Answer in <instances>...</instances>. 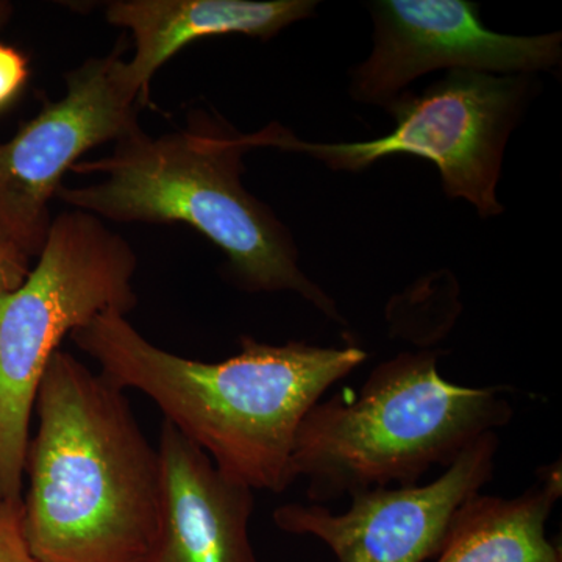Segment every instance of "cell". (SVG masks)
<instances>
[{
    "label": "cell",
    "mask_w": 562,
    "mask_h": 562,
    "mask_svg": "<svg viewBox=\"0 0 562 562\" xmlns=\"http://www.w3.org/2000/svg\"><path fill=\"white\" fill-rule=\"evenodd\" d=\"M70 338L105 379L147 395L220 471L254 491L291 486L303 417L368 360L360 347L277 346L249 336L228 360H190L147 341L120 312L101 314Z\"/></svg>",
    "instance_id": "obj_1"
},
{
    "label": "cell",
    "mask_w": 562,
    "mask_h": 562,
    "mask_svg": "<svg viewBox=\"0 0 562 562\" xmlns=\"http://www.w3.org/2000/svg\"><path fill=\"white\" fill-rule=\"evenodd\" d=\"M124 390L52 358L25 453L22 528L40 562H144L160 522V460Z\"/></svg>",
    "instance_id": "obj_2"
},
{
    "label": "cell",
    "mask_w": 562,
    "mask_h": 562,
    "mask_svg": "<svg viewBox=\"0 0 562 562\" xmlns=\"http://www.w3.org/2000/svg\"><path fill=\"white\" fill-rule=\"evenodd\" d=\"M249 138L202 114L187 131L147 135L143 128L106 157L77 162L70 172L98 176L85 187L61 184L57 199L99 220L190 225L224 251L239 286L250 292H297L331 321L338 306L299 268L291 233L244 188Z\"/></svg>",
    "instance_id": "obj_3"
},
{
    "label": "cell",
    "mask_w": 562,
    "mask_h": 562,
    "mask_svg": "<svg viewBox=\"0 0 562 562\" xmlns=\"http://www.w3.org/2000/svg\"><path fill=\"white\" fill-rule=\"evenodd\" d=\"M438 357L405 351L376 366L357 397L317 402L295 435L291 484L306 480L316 505L391 484L413 486L512 422L503 390L447 382Z\"/></svg>",
    "instance_id": "obj_4"
},
{
    "label": "cell",
    "mask_w": 562,
    "mask_h": 562,
    "mask_svg": "<svg viewBox=\"0 0 562 562\" xmlns=\"http://www.w3.org/2000/svg\"><path fill=\"white\" fill-rule=\"evenodd\" d=\"M135 250L87 211L52 220L35 268L0 299V501L21 502L41 379L66 336L136 306Z\"/></svg>",
    "instance_id": "obj_5"
},
{
    "label": "cell",
    "mask_w": 562,
    "mask_h": 562,
    "mask_svg": "<svg viewBox=\"0 0 562 562\" xmlns=\"http://www.w3.org/2000/svg\"><path fill=\"white\" fill-rule=\"evenodd\" d=\"M528 81L527 76L450 70L419 95H398L386 106L394 131L366 143H303L276 124L251 138L255 147L305 151L335 171H362L391 155L425 158L441 172L443 192L471 202L486 220L503 211L495 195L503 150L522 111Z\"/></svg>",
    "instance_id": "obj_6"
},
{
    "label": "cell",
    "mask_w": 562,
    "mask_h": 562,
    "mask_svg": "<svg viewBox=\"0 0 562 562\" xmlns=\"http://www.w3.org/2000/svg\"><path fill=\"white\" fill-rule=\"evenodd\" d=\"M124 63L120 49L88 58L66 76L60 101L0 143V238L31 261L46 243L50 202L66 172L88 151L140 128Z\"/></svg>",
    "instance_id": "obj_7"
},
{
    "label": "cell",
    "mask_w": 562,
    "mask_h": 562,
    "mask_svg": "<svg viewBox=\"0 0 562 562\" xmlns=\"http://www.w3.org/2000/svg\"><path fill=\"white\" fill-rule=\"evenodd\" d=\"M498 443L497 431L487 432L431 483L360 492L342 514L286 503L273 512V522L319 539L338 562H425L438 557L454 514L491 482Z\"/></svg>",
    "instance_id": "obj_8"
},
{
    "label": "cell",
    "mask_w": 562,
    "mask_h": 562,
    "mask_svg": "<svg viewBox=\"0 0 562 562\" xmlns=\"http://www.w3.org/2000/svg\"><path fill=\"white\" fill-rule=\"evenodd\" d=\"M371 11L375 46L351 79L361 102L391 105L406 85L436 69L525 76L561 60V33L492 32L479 5L464 0H382Z\"/></svg>",
    "instance_id": "obj_9"
},
{
    "label": "cell",
    "mask_w": 562,
    "mask_h": 562,
    "mask_svg": "<svg viewBox=\"0 0 562 562\" xmlns=\"http://www.w3.org/2000/svg\"><path fill=\"white\" fill-rule=\"evenodd\" d=\"M160 522L144 562H257L254 490L220 471L198 443L162 422Z\"/></svg>",
    "instance_id": "obj_10"
},
{
    "label": "cell",
    "mask_w": 562,
    "mask_h": 562,
    "mask_svg": "<svg viewBox=\"0 0 562 562\" xmlns=\"http://www.w3.org/2000/svg\"><path fill=\"white\" fill-rule=\"evenodd\" d=\"M316 5L310 0H114L106 3L105 18L132 32L135 54L124 63V76L143 109L158 69L194 41L221 35L269 40L312 16Z\"/></svg>",
    "instance_id": "obj_11"
},
{
    "label": "cell",
    "mask_w": 562,
    "mask_h": 562,
    "mask_svg": "<svg viewBox=\"0 0 562 562\" xmlns=\"http://www.w3.org/2000/svg\"><path fill=\"white\" fill-rule=\"evenodd\" d=\"M562 494L560 462L516 497L469 498L454 514L436 562H562L547 522Z\"/></svg>",
    "instance_id": "obj_12"
},
{
    "label": "cell",
    "mask_w": 562,
    "mask_h": 562,
    "mask_svg": "<svg viewBox=\"0 0 562 562\" xmlns=\"http://www.w3.org/2000/svg\"><path fill=\"white\" fill-rule=\"evenodd\" d=\"M0 562H40L24 536L21 502L0 501Z\"/></svg>",
    "instance_id": "obj_13"
},
{
    "label": "cell",
    "mask_w": 562,
    "mask_h": 562,
    "mask_svg": "<svg viewBox=\"0 0 562 562\" xmlns=\"http://www.w3.org/2000/svg\"><path fill=\"white\" fill-rule=\"evenodd\" d=\"M27 79V58L14 47L0 44V110L20 94Z\"/></svg>",
    "instance_id": "obj_14"
},
{
    "label": "cell",
    "mask_w": 562,
    "mask_h": 562,
    "mask_svg": "<svg viewBox=\"0 0 562 562\" xmlns=\"http://www.w3.org/2000/svg\"><path fill=\"white\" fill-rule=\"evenodd\" d=\"M31 269V260L0 238V299L16 290Z\"/></svg>",
    "instance_id": "obj_15"
},
{
    "label": "cell",
    "mask_w": 562,
    "mask_h": 562,
    "mask_svg": "<svg viewBox=\"0 0 562 562\" xmlns=\"http://www.w3.org/2000/svg\"><path fill=\"white\" fill-rule=\"evenodd\" d=\"M11 11H13L11 3L0 0V27H2L3 24H7V21L10 20Z\"/></svg>",
    "instance_id": "obj_16"
}]
</instances>
